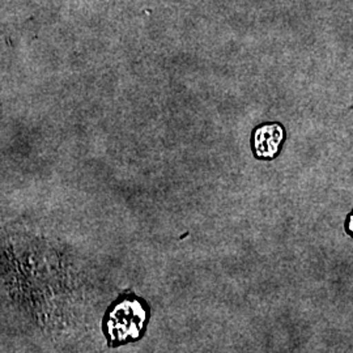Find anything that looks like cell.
Segmentation results:
<instances>
[{
    "label": "cell",
    "instance_id": "cell-1",
    "mask_svg": "<svg viewBox=\"0 0 353 353\" xmlns=\"http://www.w3.org/2000/svg\"><path fill=\"white\" fill-rule=\"evenodd\" d=\"M150 313L148 303L135 294L118 297L103 318V332L109 347L139 341L145 332Z\"/></svg>",
    "mask_w": 353,
    "mask_h": 353
},
{
    "label": "cell",
    "instance_id": "cell-2",
    "mask_svg": "<svg viewBox=\"0 0 353 353\" xmlns=\"http://www.w3.org/2000/svg\"><path fill=\"white\" fill-rule=\"evenodd\" d=\"M285 141V130L280 123H265L252 131V150L258 160L276 159Z\"/></svg>",
    "mask_w": 353,
    "mask_h": 353
},
{
    "label": "cell",
    "instance_id": "cell-3",
    "mask_svg": "<svg viewBox=\"0 0 353 353\" xmlns=\"http://www.w3.org/2000/svg\"><path fill=\"white\" fill-rule=\"evenodd\" d=\"M344 229L347 232V234L353 239V210L348 214L345 223H344Z\"/></svg>",
    "mask_w": 353,
    "mask_h": 353
}]
</instances>
